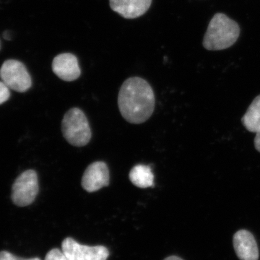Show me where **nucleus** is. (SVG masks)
<instances>
[{"instance_id":"9","label":"nucleus","mask_w":260,"mask_h":260,"mask_svg":"<svg viewBox=\"0 0 260 260\" xmlns=\"http://www.w3.org/2000/svg\"><path fill=\"white\" fill-rule=\"evenodd\" d=\"M236 254L240 260H258L259 249L254 236L246 230L238 231L233 238Z\"/></svg>"},{"instance_id":"1","label":"nucleus","mask_w":260,"mask_h":260,"mask_svg":"<svg viewBox=\"0 0 260 260\" xmlns=\"http://www.w3.org/2000/svg\"><path fill=\"white\" fill-rule=\"evenodd\" d=\"M121 116L131 124L144 123L155 109L153 88L146 80L138 77L128 78L121 85L118 95Z\"/></svg>"},{"instance_id":"6","label":"nucleus","mask_w":260,"mask_h":260,"mask_svg":"<svg viewBox=\"0 0 260 260\" xmlns=\"http://www.w3.org/2000/svg\"><path fill=\"white\" fill-rule=\"evenodd\" d=\"M61 251L69 260H107L109 256L105 246L83 245L71 237L63 241Z\"/></svg>"},{"instance_id":"8","label":"nucleus","mask_w":260,"mask_h":260,"mask_svg":"<svg viewBox=\"0 0 260 260\" xmlns=\"http://www.w3.org/2000/svg\"><path fill=\"white\" fill-rule=\"evenodd\" d=\"M54 74L64 81L72 82L81 74L78 58L71 53H63L54 57L52 61Z\"/></svg>"},{"instance_id":"10","label":"nucleus","mask_w":260,"mask_h":260,"mask_svg":"<svg viewBox=\"0 0 260 260\" xmlns=\"http://www.w3.org/2000/svg\"><path fill=\"white\" fill-rule=\"evenodd\" d=\"M152 0H109L111 8L126 19L139 18L148 11Z\"/></svg>"},{"instance_id":"16","label":"nucleus","mask_w":260,"mask_h":260,"mask_svg":"<svg viewBox=\"0 0 260 260\" xmlns=\"http://www.w3.org/2000/svg\"><path fill=\"white\" fill-rule=\"evenodd\" d=\"M254 146L257 151L260 153V127L256 131L255 138H254Z\"/></svg>"},{"instance_id":"18","label":"nucleus","mask_w":260,"mask_h":260,"mask_svg":"<svg viewBox=\"0 0 260 260\" xmlns=\"http://www.w3.org/2000/svg\"><path fill=\"white\" fill-rule=\"evenodd\" d=\"M3 37H4L5 39H7V40H10V38H11L10 37H11V36H10L9 31H5L4 32V35H3Z\"/></svg>"},{"instance_id":"15","label":"nucleus","mask_w":260,"mask_h":260,"mask_svg":"<svg viewBox=\"0 0 260 260\" xmlns=\"http://www.w3.org/2000/svg\"><path fill=\"white\" fill-rule=\"evenodd\" d=\"M0 260H41L39 258H30V259H22L18 256L13 255L11 253L8 251H1L0 252Z\"/></svg>"},{"instance_id":"12","label":"nucleus","mask_w":260,"mask_h":260,"mask_svg":"<svg viewBox=\"0 0 260 260\" xmlns=\"http://www.w3.org/2000/svg\"><path fill=\"white\" fill-rule=\"evenodd\" d=\"M243 125L248 131L256 133L260 127V95L256 96L248 108L242 119Z\"/></svg>"},{"instance_id":"14","label":"nucleus","mask_w":260,"mask_h":260,"mask_svg":"<svg viewBox=\"0 0 260 260\" xmlns=\"http://www.w3.org/2000/svg\"><path fill=\"white\" fill-rule=\"evenodd\" d=\"M10 96V89L3 81H0V104L7 102Z\"/></svg>"},{"instance_id":"7","label":"nucleus","mask_w":260,"mask_h":260,"mask_svg":"<svg viewBox=\"0 0 260 260\" xmlns=\"http://www.w3.org/2000/svg\"><path fill=\"white\" fill-rule=\"evenodd\" d=\"M110 181L109 167L104 161H95L87 167L82 177L81 185L88 192H95L109 186Z\"/></svg>"},{"instance_id":"13","label":"nucleus","mask_w":260,"mask_h":260,"mask_svg":"<svg viewBox=\"0 0 260 260\" xmlns=\"http://www.w3.org/2000/svg\"><path fill=\"white\" fill-rule=\"evenodd\" d=\"M45 260H69L63 251L59 249H53L47 253Z\"/></svg>"},{"instance_id":"4","label":"nucleus","mask_w":260,"mask_h":260,"mask_svg":"<svg viewBox=\"0 0 260 260\" xmlns=\"http://www.w3.org/2000/svg\"><path fill=\"white\" fill-rule=\"evenodd\" d=\"M2 81L9 89L23 93L30 89L31 78L23 63L15 59L5 61L0 68Z\"/></svg>"},{"instance_id":"3","label":"nucleus","mask_w":260,"mask_h":260,"mask_svg":"<svg viewBox=\"0 0 260 260\" xmlns=\"http://www.w3.org/2000/svg\"><path fill=\"white\" fill-rule=\"evenodd\" d=\"M61 132L65 140L73 146H85L91 139V129L88 119L78 108L70 109L64 114L61 121Z\"/></svg>"},{"instance_id":"17","label":"nucleus","mask_w":260,"mask_h":260,"mask_svg":"<svg viewBox=\"0 0 260 260\" xmlns=\"http://www.w3.org/2000/svg\"><path fill=\"white\" fill-rule=\"evenodd\" d=\"M164 260H183L181 258L177 256H168V257L166 258Z\"/></svg>"},{"instance_id":"2","label":"nucleus","mask_w":260,"mask_h":260,"mask_svg":"<svg viewBox=\"0 0 260 260\" xmlns=\"http://www.w3.org/2000/svg\"><path fill=\"white\" fill-rule=\"evenodd\" d=\"M240 35L237 22L223 13H216L210 20L203 39V47L209 51L223 50L232 47Z\"/></svg>"},{"instance_id":"5","label":"nucleus","mask_w":260,"mask_h":260,"mask_svg":"<svg viewBox=\"0 0 260 260\" xmlns=\"http://www.w3.org/2000/svg\"><path fill=\"white\" fill-rule=\"evenodd\" d=\"M12 200L19 207H25L34 203L39 191L37 172L27 170L22 173L13 186Z\"/></svg>"},{"instance_id":"11","label":"nucleus","mask_w":260,"mask_h":260,"mask_svg":"<svg viewBox=\"0 0 260 260\" xmlns=\"http://www.w3.org/2000/svg\"><path fill=\"white\" fill-rule=\"evenodd\" d=\"M129 178L135 186L142 189L154 186V175L149 166L142 164L135 166L130 171Z\"/></svg>"}]
</instances>
